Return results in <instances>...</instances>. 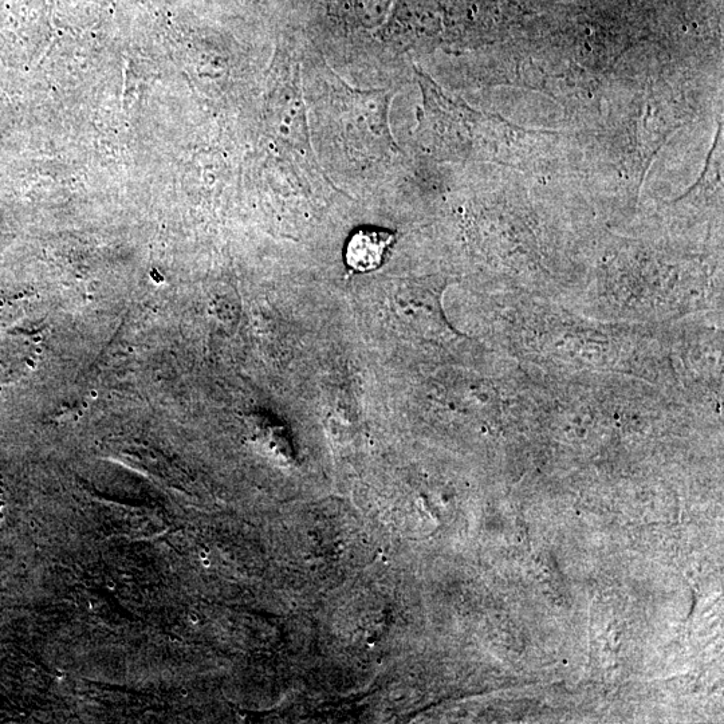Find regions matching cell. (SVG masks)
I'll return each instance as SVG.
<instances>
[{"label":"cell","instance_id":"6da1fadb","mask_svg":"<svg viewBox=\"0 0 724 724\" xmlns=\"http://www.w3.org/2000/svg\"><path fill=\"white\" fill-rule=\"evenodd\" d=\"M395 239L393 232L371 227L360 228L350 236L346 245V265L358 273L379 269Z\"/></svg>","mask_w":724,"mask_h":724}]
</instances>
